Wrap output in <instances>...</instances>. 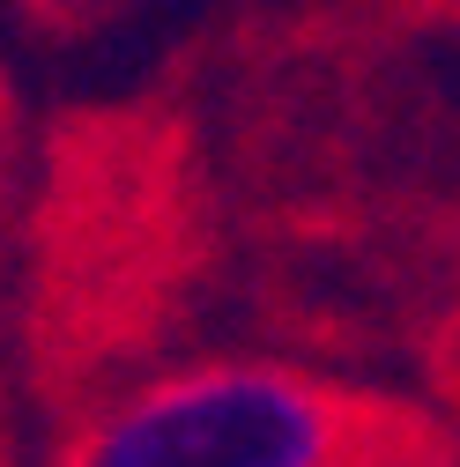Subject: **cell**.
I'll list each match as a JSON object with an SVG mask.
<instances>
[{
  "instance_id": "6da1fadb",
  "label": "cell",
  "mask_w": 460,
  "mask_h": 467,
  "mask_svg": "<svg viewBox=\"0 0 460 467\" xmlns=\"http://www.w3.org/2000/svg\"><path fill=\"white\" fill-rule=\"evenodd\" d=\"M357 393L275 357H201L120 386L52 467H371Z\"/></svg>"
},
{
  "instance_id": "7a4b0ae2",
  "label": "cell",
  "mask_w": 460,
  "mask_h": 467,
  "mask_svg": "<svg viewBox=\"0 0 460 467\" xmlns=\"http://www.w3.org/2000/svg\"><path fill=\"white\" fill-rule=\"evenodd\" d=\"M8 8L37 37H97L111 23H127L134 8H149V0H8Z\"/></svg>"
},
{
  "instance_id": "3957f363",
  "label": "cell",
  "mask_w": 460,
  "mask_h": 467,
  "mask_svg": "<svg viewBox=\"0 0 460 467\" xmlns=\"http://www.w3.org/2000/svg\"><path fill=\"white\" fill-rule=\"evenodd\" d=\"M438 379H445V393H453V408H460V312H453V327H445V341H438Z\"/></svg>"
},
{
  "instance_id": "277c9868",
  "label": "cell",
  "mask_w": 460,
  "mask_h": 467,
  "mask_svg": "<svg viewBox=\"0 0 460 467\" xmlns=\"http://www.w3.org/2000/svg\"><path fill=\"white\" fill-rule=\"evenodd\" d=\"M8 127H16V111H8V82H0V163H8Z\"/></svg>"
}]
</instances>
